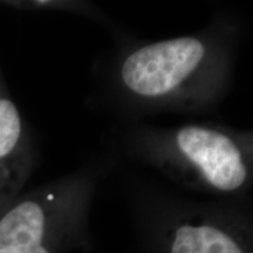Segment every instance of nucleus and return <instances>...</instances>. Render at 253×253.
I'll list each match as a JSON object with an SVG mask.
<instances>
[{
  "mask_svg": "<svg viewBox=\"0 0 253 253\" xmlns=\"http://www.w3.org/2000/svg\"><path fill=\"white\" fill-rule=\"evenodd\" d=\"M95 181L75 173L19 196L0 213V253L89 250Z\"/></svg>",
  "mask_w": 253,
  "mask_h": 253,
  "instance_id": "obj_3",
  "label": "nucleus"
},
{
  "mask_svg": "<svg viewBox=\"0 0 253 253\" xmlns=\"http://www.w3.org/2000/svg\"><path fill=\"white\" fill-rule=\"evenodd\" d=\"M141 154L172 181L208 194L233 196L252 182V134L214 123L142 132Z\"/></svg>",
  "mask_w": 253,
  "mask_h": 253,
  "instance_id": "obj_2",
  "label": "nucleus"
},
{
  "mask_svg": "<svg viewBox=\"0 0 253 253\" xmlns=\"http://www.w3.org/2000/svg\"><path fill=\"white\" fill-rule=\"evenodd\" d=\"M230 74L227 52L208 36L147 43L122 60L119 78L135 99L173 108L196 109L217 99Z\"/></svg>",
  "mask_w": 253,
  "mask_h": 253,
  "instance_id": "obj_1",
  "label": "nucleus"
},
{
  "mask_svg": "<svg viewBox=\"0 0 253 253\" xmlns=\"http://www.w3.org/2000/svg\"><path fill=\"white\" fill-rule=\"evenodd\" d=\"M33 169V151L18 107L0 81V213L21 195Z\"/></svg>",
  "mask_w": 253,
  "mask_h": 253,
  "instance_id": "obj_5",
  "label": "nucleus"
},
{
  "mask_svg": "<svg viewBox=\"0 0 253 253\" xmlns=\"http://www.w3.org/2000/svg\"><path fill=\"white\" fill-rule=\"evenodd\" d=\"M149 253H253L249 220L224 210L194 209L161 220Z\"/></svg>",
  "mask_w": 253,
  "mask_h": 253,
  "instance_id": "obj_4",
  "label": "nucleus"
}]
</instances>
